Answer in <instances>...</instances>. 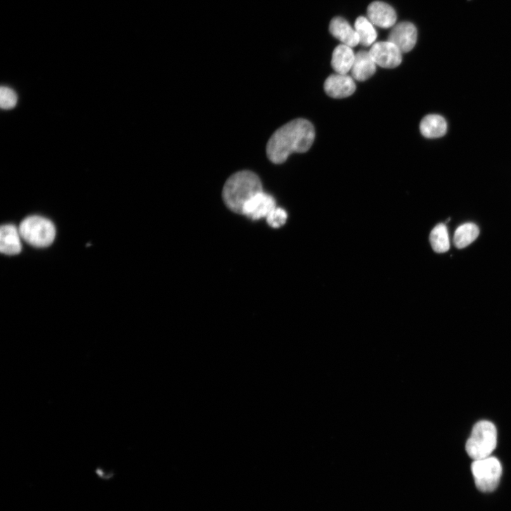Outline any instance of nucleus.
<instances>
[{
    "instance_id": "8",
    "label": "nucleus",
    "mask_w": 511,
    "mask_h": 511,
    "mask_svg": "<svg viewBox=\"0 0 511 511\" xmlns=\"http://www.w3.org/2000/svg\"><path fill=\"white\" fill-rule=\"evenodd\" d=\"M276 207L275 199L262 191L245 205L243 214L252 221H258L261 218H266Z\"/></svg>"
},
{
    "instance_id": "1",
    "label": "nucleus",
    "mask_w": 511,
    "mask_h": 511,
    "mask_svg": "<svg viewBox=\"0 0 511 511\" xmlns=\"http://www.w3.org/2000/svg\"><path fill=\"white\" fill-rule=\"evenodd\" d=\"M313 125L304 119L291 121L277 129L266 145V156L275 164L284 163L295 153L308 152L314 142Z\"/></svg>"
},
{
    "instance_id": "9",
    "label": "nucleus",
    "mask_w": 511,
    "mask_h": 511,
    "mask_svg": "<svg viewBox=\"0 0 511 511\" xmlns=\"http://www.w3.org/2000/svg\"><path fill=\"white\" fill-rule=\"evenodd\" d=\"M324 88L330 97L340 99L351 96L356 91V84L347 75L336 74L326 79Z\"/></svg>"
},
{
    "instance_id": "7",
    "label": "nucleus",
    "mask_w": 511,
    "mask_h": 511,
    "mask_svg": "<svg viewBox=\"0 0 511 511\" xmlns=\"http://www.w3.org/2000/svg\"><path fill=\"white\" fill-rule=\"evenodd\" d=\"M418 32L410 22H401L394 27L388 41L396 45L403 53L410 51L416 44Z\"/></svg>"
},
{
    "instance_id": "4",
    "label": "nucleus",
    "mask_w": 511,
    "mask_h": 511,
    "mask_svg": "<svg viewBox=\"0 0 511 511\" xmlns=\"http://www.w3.org/2000/svg\"><path fill=\"white\" fill-rule=\"evenodd\" d=\"M19 231L26 242L39 248L51 245L56 237L54 225L48 219L40 216L25 218L21 223Z\"/></svg>"
},
{
    "instance_id": "5",
    "label": "nucleus",
    "mask_w": 511,
    "mask_h": 511,
    "mask_svg": "<svg viewBox=\"0 0 511 511\" xmlns=\"http://www.w3.org/2000/svg\"><path fill=\"white\" fill-rule=\"evenodd\" d=\"M472 471L477 489L482 492H491L498 486L502 466L498 459L489 457L474 460Z\"/></svg>"
},
{
    "instance_id": "16",
    "label": "nucleus",
    "mask_w": 511,
    "mask_h": 511,
    "mask_svg": "<svg viewBox=\"0 0 511 511\" xmlns=\"http://www.w3.org/2000/svg\"><path fill=\"white\" fill-rule=\"evenodd\" d=\"M354 29L358 36L359 44L364 46L375 44L377 33L374 25L367 18L359 17L355 22Z\"/></svg>"
},
{
    "instance_id": "12",
    "label": "nucleus",
    "mask_w": 511,
    "mask_h": 511,
    "mask_svg": "<svg viewBox=\"0 0 511 511\" xmlns=\"http://www.w3.org/2000/svg\"><path fill=\"white\" fill-rule=\"evenodd\" d=\"M21 235L19 228L6 225L0 231V251L6 255H17L22 251Z\"/></svg>"
},
{
    "instance_id": "13",
    "label": "nucleus",
    "mask_w": 511,
    "mask_h": 511,
    "mask_svg": "<svg viewBox=\"0 0 511 511\" xmlns=\"http://www.w3.org/2000/svg\"><path fill=\"white\" fill-rule=\"evenodd\" d=\"M330 32L344 45L355 47L359 44L358 36L349 22L342 18H334L330 25Z\"/></svg>"
},
{
    "instance_id": "17",
    "label": "nucleus",
    "mask_w": 511,
    "mask_h": 511,
    "mask_svg": "<svg viewBox=\"0 0 511 511\" xmlns=\"http://www.w3.org/2000/svg\"><path fill=\"white\" fill-rule=\"evenodd\" d=\"M429 241L433 250L436 253L447 252L451 247L450 237L446 225L436 226L431 232Z\"/></svg>"
},
{
    "instance_id": "14",
    "label": "nucleus",
    "mask_w": 511,
    "mask_h": 511,
    "mask_svg": "<svg viewBox=\"0 0 511 511\" xmlns=\"http://www.w3.org/2000/svg\"><path fill=\"white\" fill-rule=\"evenodd\" d=\"M355 55L351 47L344 44L336 47L332 58V66L336 74L347 75L353 66Z\"/></svg>"
},
{
    "instance_id": "2",
    "label": "nucleus",
    "mask_w": 511,
    "mask_h": 511,
    "mask_svg": "<svg viewBox=\"0 0 511 511\" xmlns=\"http://www.w3.org/2000/svg\"><path fill=\"white\" fill-rule=\"evenodd\" d=\"M262 191L259 177L252 172L242 171L228 179L224 188L223 198L231 211L243 214L245 205Z\"/></svg>"
},
{
    "instance_id": "10",
    "label": "nucleus",
    "mask_w": 511,
    "mask_h": 511,
    "mask_svg": "<svg viewBox=\"0 0 511 511\" xmlns=\"http://www.w3.org/2000/svg\"><path fill=\"white\" fill-rule=\"evenodd\" d=\"M370 21L379 27L388 29L394 27L397 15L394 9L383 2H374L368 9Z\"/></svg>"
},
{
    "instance_id": "20",
    "label": "nucleus",
    "mask_w": 511,
    "mask_h": 511,
    "mask_svg": "<svg viewBox=\"0 0 511 511\" xmlns=\"http://www.w3.org/2000/svg\"><path fill=\"white\" fill-rule=\"evenodd\" d=\"M287 214L285 210L282 208L276 207L267 216L268 225L273 228H279L283 226L287 221Z\"/></svg>"
},
{
    "instance_id": "3",
    "label": "nucleus",
    "mask_w": 511,
    "mask_h": 511,
    "mask_svg": "<svg viewBox=\"0 0 511 511\" xmlns=\"http://www.w3.org/2000/svg\"><path fill=\"white\" fill-rule=\"evenodd\" d=\"M497 445V429L490 421L481 420L473 427L466 445L469 456L474 460L489 458Z\"/></svg>"
},
{
    "instance_id": "15",
    "label": "nucleus",
    "mask_w": 511,
    "mask_h": 511,
    "mask_svg": "<svg viewBox=\"0 0 511 511\" xmlns=\"http://www.w3.org/2000/svg\"><path fill=\"white\" fill-rule=\"evenodd\" d=\"M420 129L422 134L426 138H439L446 134L448 124L442 116L429 115L422 119L420 122Z\"/></svg>"
},
{
    "instance_id": "18",
    "label": "nucleus",
    "mask_w": 511,
    "mask_h": 511,
    "mask_svg": "<svg viewBox=\"0 0 511 511\" xmlns=\"http://www.w3.org/2000/svg\"><path fill=\"white\" fill-rule=\"evenodd\" d=\"M479 235V228L473 224H466L459 227L454 236L457 248L464 249L474 242Z\"/></svg>"
},
{
    "instance_id": "6",
    "label": "nucleus",
    "mask_w": 511,
    "mask_h": 511,
    "mask_svg": "<svg viewBox=\"0 0 511 511\" xmlns=\"http://www.w3.org/2000/svg\"><path fill=\"white\" fill-rule=\"evenodd\" d=\"M370 53L376 64L384 68L396 67L402 62L403 53L389 41L375 43Z\"/></svg>"
},
{
    "instance_id": "11",
    "label": "nucleus",
    "mask_w": 511,
    "mask_h": 511,
    "mask_svg": "<svg viewBox=\"0 0 511 511\" xmlns=\"http://www.w3.org/2000/svg\"><path fill=\"white\" fill-rule=\"evenodd\" d=\"M377 64L370 51H361L355 55V60L351 70L352 78L358 82H364L374 76Z\"/></svg>"
},
{
    "instance_id": "19",
    "label": "nucleus",
    "mask_w": 511,
    "mask_h": 511,
    "mask_svg": "<svg viewBox=\"0 0 511 511\" xmlns=\"http://www.w3.org/2000/svg\"><path fill=\"white\" fill-rule=\"evenodd\" d=\"M18 98L17 93L12 89L3 86L0 90V105L4 110L14 108L18 103Z\"/></svg>"
}]
</instances>
